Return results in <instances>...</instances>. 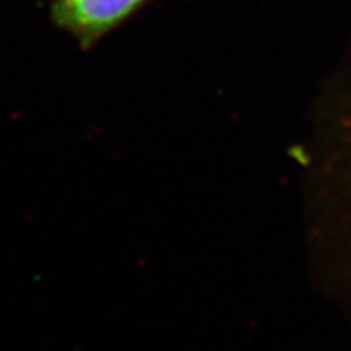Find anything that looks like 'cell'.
Instances as JSON below:
<instances>
[{"label":"cell","instance_id":"cell-1","mask_svg":"<svg viewBox=\"0 0 351 351\" xmlns=\"http://www.w3.org/2000/svg\"><path fill=\"white\" fill-rule=\"evenodd\" d=\"M152 0H52L51 19L83 51L130 20Z\"/></svg>","mask_w":351,"mask_h":351}]
</instances>
